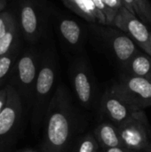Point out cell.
Masks as SVG:
<instances>
[{
	"label": "cell",
	"instance_id": "obj_1",
	"mask_svg": "<svg viewBox=\"0 0 151 152\" xmlns=\"http://www.w3.org/2000/svg\"><path fill=\"white\" fill-rule=\"evenodd\" d=\"M76 113L68 88L57 86L44 116V152H67L73 139Z\"/></svg>",
	"mask_w": 151,
	"mask_h": 152
},
{
	"label": "cell",
	"instance_id": "obj_2",
	"mask_svg": "<svg viewBox=\"0 0 151 152\" xmlns=\"http://www.w3.org/2000/svg\"><path fill=\"white\" fill-rule=\"evenodd\" d=\"M58 59L54 50L49 48L41 56L39 71L34 90V119L37 124L44 118L49 103L57 88Z\"/></svg>",
	"mask_w": 151,
	"mask_h": 152
},
{
	"label": "cell",
	"instance_id": "obj_3",
	"mask_svg": "<svg viewBox=\"0 0 151 152\" xmlns=\"http://www.w3.org/2000/svg\"><path fill=\"white\" fill-rule=\"evenodd\" d=\"M69 80L77 102L86 110H92L98 102L97 83L93 71L85 57L76 58L70 64Z\"/></svg>",
	"mask_w": 151,
	"mask_h": 152
},
{
	"label": "cell",
	"instance_id": "obj_4",
	"mask_svg": "<svg viewBox=\"0 0 151 152\" xmlns=\"http://www.w3.org/2000/svg\"><path fill=\"white\" fill-rule=\"evenodd\" d=\"M18 22L21 36L29 44L37 43L45 34L47 12L39 0H20Z\"/></svg>",
	"mask_w": 151,
	"mask_h": 152
},
{
	"label": "cell",
	"instance_id": "obj_5",
	"mask_svg": "<svg viewBox=\"0 0 151 152\" xmlns=\"http://www.w3.org/2000/svg\"><path fill=\"white\" fill-rule=\"evenodd\" d=\"M91 30L94 32L104 47L110 53L122 69L139 51L138 45L133 40L114 26L101 24L91 25Z\"/></svg>",
	"mask_w": 151,
	"mask_h": 152
},
{
	"label": "cell",
	"instance_id": "obj_6",
	"mask_svg": "<svg viewBox=\"0 0 151 152\" xmlns=\"http://www.w3.org/2000/svg\"><path fill=\"white\" fill-rule=\"evenodd\" d=\"M139 110H142L127 100L116 84L104 91L99 102V112L102 119L117 126L130 119Z\"/></svg>",
	"mask_w": 151,
	"mask_h": 152
},
{
	"label": "cell",
	"instance_id": "obj_7",
	"mask_svg": "<svg viewBox=\"0 0 151 152\" xmlns=\"http://www.w3.org/2000/svg\"><path fill=\"white\" fill-rule=\"evenodd\" d=\"M118 132L123 147L129 150L144 151L151 145V126L144 110L118 126Z\"/></svg>",
	"mask_w": 151,
	"mask_h": 152
},
{
	"label": "cell",
	"instance_id": "obj_8",
	"mask_svg": "<svg viewBox=\"0 0 151 152\" xmlns=\"http://www.w3.org/2000/svg\"><path fill=\"white\" fill-rule=\"evenodd\" d=\"M112 26L125 32L142 51L151 56L150 31L148 26L136 14L122 6L114 19Z\"/></svg>",
	"mask_w": 151,
	"mask_h": 152
},
{
	"label": "cell",
	"instance_id": "obj_9",
	"mask_svg": "<svg viewBox=\"0 0 151 152\" xmlns=\"http://www.w3.org/2000/svg\"><path fill=\"white\" fill-rule=\"evenodd\" d=\"M41 56L33 47L25 48L20 53L14 64L15 76L22 92L28 97L34 96V90L39 71Z\"/></svg>",
	"mask_w": 151,
	"mask_h": 152
},
{
	"label": "cell",
	"instance_id": "obj_10",
	"mask_svg": "<svg viewBox=\"0 0 151 152\" xmlns=\"http://www.w3.org/2000/svg\"><path fill=\"white\" fill-rule=\"evenodd\" d=\"M118 90L141 110L151 106V79L123 73L117 83Z\"/></svg>",
	"mask_w": 151,
	"mask_h": 152
},
{
	"label": "cell",
	"instance_id": "obj_11",
	"mask_svg": "<svg viewBox=\"0 0 151 152\" xmlns=\"http://www.w3.org/2000/svg\"><path fill=\"white\" fill-rule=\"evenodd\" d=\"M56 29L62 45L68 51L78 53L84 49L86 33L77 20L63 15L57 16Z\"/></svg>",
	"mask_w": 151,
	"mask_h": 152
},
{
	"label": "cell",
	"instance_id": "obj_12",
	"mask_svg": "<svg viewBox=\"0 0 151 152\" xmlns=\"http://www.w3.org/2000/svg\"><path fill=\"white\" fill-rule=\"evenodd\" d=\"M7 101L0 113V137L9 134L20 120L21 115V102L17 90L7 86Z\"/></svg>",
	"mask_w": 151,
	"mask_h": 152
},
{
	"label": "cell",
	"instance_id": "obj_13",
	"mask_svg": "<svg viewBox=\"0 0 151 152\" xmlns=\"http://www.w3.org/2000/svg\"><path fill=\"white\" fill-rule=\"evenodd\" d=\"M93 135L101 150L123 146L118 126L108 120H103L97 125Z\"/></svg>",
	"mask_w": 151,
	"mask_h": 152
},
{
	"label": "cell",
	"instance_id": "obj_14",
	"mask_svg": "<svg viewBox=\"0 0 151 152\" xmlns=\"http://www.w3.org/2000/svg\"><path fill=\"white\" fill-rule=\"evenodd\" d=\"M122 69L123 73L151 79V56L139 50Z\"/></svg>",
	"mask_w": 151,
	"mask_h": 152
},
{
	"label": "cell",
	"instance_id": "obj_15",
	"mask_svg": "<svg viewBox=\"0 0 151 152\" xmlns=\"http://www.w3.org/2000/svg\"><path fill=\"white\" fill-rule=\"evenodd\" d=\"M20 36L21 32L16 19L6 34L0 39V57L8 53L16 46L20 45Z\"/></svg>",
	"mask_w": 151,
	"mask_h": 152
},
{
	"label": "cell",
	"instance_id": "obj_16",
	"mask_svg": "<svg viewBox=\"0 0 151 152\" xmlns=\"http://www.w3.org/2000/svg\"><path fill=\"white\" fill-rule=\"evenodd\" d=\"M20 53V45H18L8 53L0 57V84L5 79V77L13 69Z\"/></svg>",
	"mask_w": 151,
	"mask_h": 152
},
{
	"label": "cell",
	"instance_id": "obj_17",
	"mask_svg": "<svg viewBox=\"0 0 151 152\" xmlns=\"http://www.w3.org/2000/svg\"><path fill=\"white\" fill-rule=\"evenodd\" d=\"M100 149L93 133H87L77 141L72 152H94Z\"/></svg>",
	"mask_w": 151,
	"mask_h": 152
},
{
	"label": "cell",
	"instance_id": "obj_18",
	"mask_svg": "<svg viewBox=\"0 0 151 152\" xmlns=\"http://www.w3.org/2000/svg\"><path fill=\"white\" fill-rule=\"evenodd\" d=\"M136 15L151 28V3L150 0H133Z\"/></svg>",
	"mask_w": 151,
	"mask_h": 152
},
{
	"label": "cell",
	"instance_id": "obj_19",
	"mask_svg": "<svg viewBox=\"0 0 151 152\" xmlns=\"http://www.w3.org/2000/svg\"><path fill=\"white\" fill-rule=\"evenodd\" d=\"M15 20L16 18L12 12L9 11H3L0 12V39L6 34Z\"/></svg>",
	"mask_w": 151,
	"mask_h": 152
},
{
	"label": "cell",
	"instance_id": "obj_20",
	"mask_svg": "<svg viewBox=\"0 0 151 152\" xmlns=\"http://www.w3.org/2000/svg\"><path fill=\"white\" fill-rule=\"evenodd\" d=\"M103 2L109 12V18H110L109 26H112L116 15L117 14L120 8L122 6H124L123 2H122V0H103Z\"/></svg>",
	"mask_w": 151,
	"mask_h": 152
},
{
	"label": "cell",
	"instance_id": "obj_21",
	"mask_svg": "<svg viewBox=\"0 0 151 152\" xmlns=\"http://www.w3.org/2000/svg\"><path fill=\"white\" fill-rule=\"evenodd\" d=\"M96 8L105 16L106 18V21H107V25H109V20H110V18H109V12L103 2V0H93Z\"/></svg>",
	"mask_w": 151,
	"mask_h": 152
},
{
	"label": "cell",
	"instance_id": "obj_22",
	"mask_svg": "<svg viewBox=\"0 0 151 152\" xmlns=\"http://www.w3.org/2000/svg\"><path fill=\"white\" fill-rule=\"evenodd\" d=\"M7 101V89L6 86L3 89H0V113L5 106Z\"/></svg>",
	"mask_w": 151,
	"mask_h": 152
},
{
	"label": "cell",
	"instance_id": "obj_23",
	"mask_svg": "<svg viewBox=\"0 0 151 152\" xmlns=\"http://www.w3.org/2000/svg\"><path fill=\"white\" fill-rule=\"evenodd\" d=\"M102 152H143V151H135L129 150L125 147H115V148H109V149H103L101 150Z\"/></svg>",
	"mask_w": 151,
	"mask_h": 152
},
{
	"label": "cell",
	"instance_id": "obj_24",
	"mask_svg": "<svg viewBox=\"0 0 151 152\" xmlns=\"http://www.w3.org/2000/svg\"><path fill=\"white\" fill-rule=\"evenodd\" d=\"M122 2H123V5L125 8H127L131 12L136 14L135 11H134V4H133V0H122Z\"/></svg>",
	"mask_w": 151,
	"mask_h": 152
},
{
	"label": "cell",
	"instance_id": "obj_25",
	"mask_svg": "<svg viewBox=\"0 0 151 152\" xmlns=\"http://www.w3.org/2000/svg\"><path fill=\"white\" fill-rule=\"evenodd\" d=\"M7 4V0H0V12L4 10Z\"/></svg>",
	"mask_w": 151,
	"mask_h": 152
},
{
	"label": "cell",
	"instance_id": "obj_26",
	"mask_svg": "<svg viewBox=\"0 0 151 152\" xmlns=\"http://www.w3.org/2000/svg\"><path fill=\"white\" fill-rule=\"evenodd\" d=\"M143 152H151V145L147 149V150H145Z\"/></svg>",
	"mask_w": 151,
	"mask_h": 152
},
{
	"label": "cell",
	"instance_id": "obj_27",
	"mask_svg": "<svg viewBox=\"0 0 151 152\" xmlns=\"http://www.w3.org/2000/svg\"><path fill=\"white\" fill-rule=\"evenodd\" d=\"M22 152H36L35 151H32V150H26V151H24Z\"/></svg>",
	"mask_w": 151,
	"mask_h": 152
},
{
	"label": "cell",
	"instance_id": "obj_28",
	"mask_svg": "<svg viewBox=\"0 0 151 152\" xmlns=\"http://www.w3.org/2000/svg\"><path fill=\"white\" fill-rule=\"evenodd\" d=\"M94 152H102L101 151V149H100V150H98V151H96Z\"/></svg>",
	"mask_w": 151,
	"mask_h": 152
},
{
	"label": "cell",
	"instance_id": "obj_29",
	"mask_svg": "<svg viewBox=\"0 0 151 152\" xmlns=\"http://www.w3.org/2000/svg\"><path fill=\"white\" fill-rule=\"evenodd\" d=\"M150 47H151V31H150Z\"/></svg>",
	"mask_w": 151,
	"mask_h": 152
},
{
	"label": "cell",
	"instance_id": "obj_30",
	"mask_svg": "<svg viewBox=\"0 0 151 152\" xmlns=\"http://www.w3.org/2000/svg\"><path fill=\"white\" fill-rule=\"evenodd\" d=\"M61 1H63V0H61Z\"/></svg>",
	"mask_w": 151,
	"mask_h": 152
}]
</instances>
